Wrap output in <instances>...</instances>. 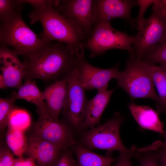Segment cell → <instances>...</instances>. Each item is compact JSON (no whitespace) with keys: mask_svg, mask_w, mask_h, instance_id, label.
Instances as JSON below:
<instances>
[{"mask_svg":"<svg viewBox=\"0 0 166 166\" xmlns=\"http://www.w3.org/2000/svg\"><path fill=\"white\" fill-rule=\"evenodd\" d=\"M163 145L164 146H166V133L165 135V138L164 142L163 143Z\"/></svg>","mask_w":166,"mask_h":166,"instance_id":"cell-36","label":"cell"},{"mask_svg":"<svg viewBox=\"0 0 166 166\" xmlns=\"http://www.w3.org/2000/svg\"><path fill=\"white\" fill-rule=\"evenodd\" d=\"M7 88L5 79L2 75L1 73L0 74V88L2 89H4Z\"/></svg>","mask_w":166,"mask_h":166,"instance_id":"cell-35","label":"cell"},{"mask_svg":"<svg viewBox=\"0 0 166 166\" xmlns=\"http://www.w3.org/2000/svg\"><path fill=\"white\" fill-rule=\"evenodd\" d=\"M15 99L12 96L10 97L0 98V129L3 131L7 127L9 116L15 107Z\"/></svg>","mask_w":166,"mask_h":166,"instance_id":"cell-25","label":"cell"},{"mask_svg":"<svg viewBox=\"0 0 166 166\" xmlns=\"http://www.w3.org/2000/svg\"><path fill=\"white\" fill-rule=\"evenodd\" d=\"M23 5L20 0H0V23L21 14Z\"/></svg>","mask_w":166,"mask_h":166,"instance_id":"cell-23","label":"cell"},{"mask_svg":"<svg viewBox=\"0 0 166 166\" xmlns=\"http://www.w3.org/2000/svg\"><path fill=\"white\" fill-rule=\"evenodd\" d=\"M141 59L150 64L166 65V39L148 49Z\"/></svg>","mask_w":166,"mask_h":166,"instance_id":"cell-24","label":"cell"},{"mask_svg":"<svg viewBox=\"0 0 166 166\" xmlns=\"http://www.w3.org/2000/svg\"><path fill=\"white\" fill-rule=\"evenodd\" d=\"M160 65H162L164 66V69H165V74H166V65L165 64H161Z\"/></svg>","mask_w":166,"mask_h":166,"instance_id":"cell-37","label":"cell"},{"mask_svg":"<svg viewBox=\"0 0 166 166\" xmlns=\"http://www.w3.org/2000/svg\"><path fill=\"white\" fill-rule=\"evenodd\" d=\"M18 89L17 93H13L12 96L16 100L23 99L35 104L39 116L49 114L46 103L43 98V92L38 87L35 81L29 79Z\"/></svg>","mask_w":166,"mask_h":166,"instance_id":"cell-18","label":"cell"},{"mask_svg":"<svg viewBox=\"0 0 166 166\" xmlns=\"http://www.w3.org/2000/svg\"><path fill=\"white\" fill-rule=\"evenodd\" d=\"M129 109L133 118L142 128L156 132L164 133L163 124L158 113L148 106L129 104Z\"/></svg>","mask_w":166,"mask_h":166,"instance_id":"cell-17","label":"cell"},{"mask_svg":"<svg viewBox=\"0 0 166 166\" xmlns=\"http://www.w3.org/2000/svg\"><path fill=\"white\" fill-rule=\"evenodd\" d=\"M154 150L151 148L142 151L135 157L138 159V166H160Z\"/></svg>","mask_w":166,"mask_h":166,"instance_id":"cell-26","label":"cell"},{"mask_svg":"<svg viewBox=\"0 0 166 166\" xmlns=\"http://www.w3.org/2000/svg\"><path fill=\"white\" fill-rule=\"evenodd\" d=\"M7 147L18 157L25 154L28 144V139L25 132L8 128L6 135Z\"/></svg>","mask_w":166,"mask_h":166,"instance_id":"cell-21","label":"cell"},{"mask_svg":"<svg viewBox=\"0 0 166 166\" xmlns=\"http://www.w3.org/2000/svg\"><path fill=\"white\" fill-rule=\"evenodd\" d=\"M155 152L161 166H166V146L163 145Z\"/></svg>","mask_w":166,"mask_h":166,"instance_id":"cell-33","label":"cell"},{"mask_svg":"<svg viewBox=\"0 0 166 166\" xmlns=\"http://www.w3.org/2000/svg\"><path fill=\"white\" fill-rule=\"evenodd\" d=\"M93 3V0H60L55 7L80 30L88 39L91 35L95 24Z\"/></svg>","mask_w":166,"mask_h":166,"instance_id":"cell-10","label":"cell"},{"mask_svg":"<svg viewBox=\"0 0 166 166\" xmlns=\"http://www.w3.org/2000/svg\"><path fill=\"white\" fill-rule=\"evenodd\" d=\"M31 122L30 116L26 111L15 106L9 117L7 127L9 129L25 132L30 127Z\"/></svg>","mask_w":166,"mask_h":166,"instance_id":"cell-22","label":"cell"},{"mask_svg":"<svg viewBox=\"0 0 166 166\" xmlns=\"http://www.w3.org/2000/svg\"><path fill=\"white\" fill-rule=\"evenodd\" d=\"M14 166H37V165L33 158L22 156L15 159Z\"/></svg>","mask_w":166,"mask_h":166,"instance_id":"cell-32","label":"cell"},{"mask_svg":"<svg viewBox=\"0 0 166 166\" xmlns=\"http://www.w3.org/2000/svg\"><path fill=\"white\" fill-rule=\"evenodd\" d=\"M62 151L55 145L31 135L28 139L25 154L33 158L37 166H52Z\"/></svg>","mask_w":166,"mask_h":166,"instance_id":"cell-14","label":"cell"},{"mask_svg":"<svg viewBox=\"0 0 166 166\" xmlns=\"http://www.w3.org/2000/svg\"><path fill=\"white\" fill-rule=\"evenodd\" d=\"M84 57V52L77 51L64 43L49 42L37 54L23 61L24 79L54 83L65 78Z\"/></svg>","mask_w":166,"mask_h":166,"instance_id":"cell-1","label":"cell"},{"mask_svg":"<svg viewBox=\"0 0 166 166\" xmlns=\"http://www.w3.org/2000/svg\"><path fill=\"white\" fill-rule=\"evenodd\" d=\"M116 79L118 86L132 100L149 98L156 102L158 101L153 80L152 64L140 59L130 58L125 69L120 72Z\"/></svg>","mask_w":166,"mask_h":166,"instance_id":"cell-4","label":"cell"},{"mask_svg":"<svg viewBox=\"0 0 166 166\" xmlns=\"http://www.w3.org/2000/svg\"><path fill=\"white\" fill-rule=\"evenodd\" d=\"M15 159L8 147L1 145L0 149V166H14Z\"/></svg>","mask_w":166,"mask_h":166,"instance_id":"cell-27","label":"cell"},{"mask_svg":"<svg viewBox=\"0 0 166 166\" xmlns=\"http://www.w3.org/2000/svg\"><path fill=\"white\" fill-rule=\"evenodd\" d=\"M152 78L158 93V101L156 108L159 112L166 113V76L162 65L156 66L152 64Z\"/></svg>","mask_w":166,"mask_h":166,"instance_id":"cell-20","label":"cell"},{"mask_svg":"<svg viewBox=\"0 0 166 166\" xmlns=\"http://www.w3.org/2000/svg\"><path fill=\"white\" fill-rule=\"evenodd\" d=\"M30 23L40 22L43 27L40 37L46 41L64 43L71 48L84 52L87 38L71 21L59 13L53 5L40 10H34L28 14Z\"/></svg>","mask_w":166,"mask_h":166,"instance_id":"cell-2","label":"cell"},{"mask_svg":"<svg viewBox=\"0 0 166 166\" xmlns=\"http://www.w3.org/2000/svg\"><path fill=\"white\" fill-rule=\"evenodd\" d=\"M134 40V36L114 29L111 22L103 21L95 24L85 47L89 51L90 57L102 55L110 49H117L126 50L131 58Z\"/></svg>","mask_w":166,"mask_h":166,"instance_id":"cell-5","label":"cell"},{"mask_svg":"<svg viewBox=\"0 0 166 166\" xmlns=\"http://www.w3.org/2000/svg\"><path fill=\"white\" fill-rule=\"evenodd\" d=\"M133 154L127 153H120L117 161L113 166H132L131 158Z\"/></svg>","mask_w":166,"mask_h":166,"instance_id":"cell-31","label":"cell"},{"mask_svg":"<svg viewBox=\"0 0 166 166\" xmlns=\"http://www.w3.org/2000/svg\"><path fill=\"white\" fill-rule=\"evenodd\" d=\"M107 87L106 86L98 89L96 95L88 101L81 128H91L99 123L111 96L115 90V89L108 90Z\"/></svg>","mask_w":166,"mask_h":166,"instance_id":"cell-15","label":"cell"},{"mask_svg":"<svg viewBox=\"0 0 166 166\" xmlns=\"http://www.w3.org/2000/svg\"><path fill=\"white\" fill-rule=\"evenodd\" d=\"M119 63L108 69L95 67L89 63L85 57L79 64V76L81 85L86 90L98 89L108 86L109 81L116 79L120 73Z\"/></svg>","mask_w":166,"mask_h":166,"instance_id":"cell-12","label":"cell"},{"mask_svg":"<svg viewBox=\"0 0 166 166\" xmlns=\"http://www.w3.org/2000/svg\"><path fill=\"white\" fill-rule=\"evenodd\" d=\"M67 93V83L65 78L52 83L43 92L49 113L53 117L59 119Z\"/></svg>","mask_w":166,"mask_h":166,"instance_id":"cell-16","label":"cell"},{"mask_svg":"<svg viewBox=\"0 0 166 166\" xmlns=\"http://www.w3.org/2000/svg\"><path fill=\"white\" fill-rule=\"evenodd\" d=\"M77 166H111L117 158L97 154L82 146L75 148Z\"/></svg>","mask_w":166,"mask_h":166,"instance_id":"cell-19","label":"cell"},{"mask_svg":"<svg viewBox=\"0 0 166 166\" xmlns=\"http://www.w3.org/2000/svg\"><path fill=\"white\" fill-rule=\"evenodd\" d=\"M0 46V69L6 86L18 89L25 77V64L12 49L5 46Z\"/></svg>","mask_w":166,"mask_h":166,"instance_id":"cell-13","label":"cell"},{"mask_svg":"<svg viewBox=\"0 0 166 166\" xmlns=\"http://www.w3.org/2000/svg\"><path fill=\"white\" fill-rule=\"evenodd\" d=\"M23 4L28 3L31 5L34 10H40L50 5H53L55 7L60 0H20Z\"/></svg>","mask_w":166,"mask_h":166,"instance_id":"cell-29","label":"cell"},{"mask_svg":"<svg viewBox=\"0 0 166 166\" xmlns=\"http://www.w3.org/2000/svg\"><path fill=\"white\" fill-rule=\"evenodd\" d=\"M26 25L21 14L0 23V45L10 48L17 55L29 59L41 50L47 43Z\"/></svg>","mask_w":166,"mask_h":166,"instance_id":"cell-3","label":"cell"},{"mask_svg":"<svg viewBox=\"0 0 166 166\" xmlns=\"http://www.w3.org/2000/svg\"><path fill=\"white\" fill-rule=\"evenodd\" d=\"M137 5V0H93V12L95 24L101 21L111 22L114 19L121 18L136 28V19H132L131 14L132 8Z\"/></svg>","mask_w":166,"mask_h":166,"instance_id":"cell-11","label":"cell"},{"mask_svg":"<svg viewBox=\"0 0 166 166\" xmlns=\"http://www.w3.org/2000/svg\"><path fill=\"white\" fill-rule=\"evenodd\" d=\"M163 14L166 16V0H157L153 4Z\"/></svg>","mask_w":166,"mask_h":166,"instance_id":"cell-34","label":"cell"},{"mask_svg":"<svg viewBox=\"0 0 166 166\" xmlns=\"http://www.w3.org/2000/svg\"><path fill=\"white\" fill-rule=\"evenodd\" d=\"M123 121V116L117 112L103 124L90 128L83 137L85 147L89 149L116 151L120 153H131L135 156L141 148L130 149L123 144L120 134V127Z\"/></svg>","mask_w":166,"mask_h":166,"instance_id":"cell-6","label":"cell"},{"mask_svg":"<svg viewBox=\"0 0 166 166\" xmlns=\"http://www.w3.org/2000/svg\"><path fill=\"white\" fill-rule=\"evenodd\" d=\"M157 0H137L138 5L139 6L138 14L136 19V28L140 26L145 18L144 17L145 13L148 7L152 4L155 3Z\"/></svg>","mask_w":166,"mask_h":166,"instance_id":"cell-30","label":"cell"},{"mask_svg":"<svg viewBox=\"0 0 166 166\" xmlns=\"http://www.w3.org/2000/svg\"><path fill=\"white\" fill-rule=\"evenodd\" d=\"M31 135L48 141L62 150H67L76 143L73 133L68 125L49 114L39 117L33 124Z\"/></svg>","mask_w":166,"mask_h":166,"instance_id":"cell-9","label":"cell"},{"mask_svg":"<svg viewBox=\"0 0 166 166\" xmlns=\"http://www.w3.org/2000/svg\"><path fill=\"white\" fill-rule=\"evenodd\" d=\"M52 166H77L72 153L66 150L61 153Z\"/></svg>","mask_w":166,"mask_h":166,"instance_id":"cell-28","label":"cell"},{"mask_svg":"<svg viewBox=\"0 0 166 166\" xmlns=\"http://www.w3.org/2000/svg\"><path fill=\"white\" fill-rule=\"evenodd\" d=\"M152 9L149 17L136 28L133 54L130 58L141 59L148 49L166 39V16L153 5Z\"/></svg>","mask_w":166,"mask_h":166,"instance_id":"cell-7","label":"cell"},{"mask_svg":"<svg viewBox=\"0 0 166 166\" xmlns=\"http://www.w3.org/2000/svg\"><path fill=\"white\" fill-rule=\"evenodd\" d=\"M65 78L67 83V93L62 114L72 126L78 128H81L83 124L88 101L85 95V90L80 81L79 65Z\"/></svg>","mask_w":166,"mask_h":166,"instance_id":"cell-8","label":"cell"}]
</instances>
